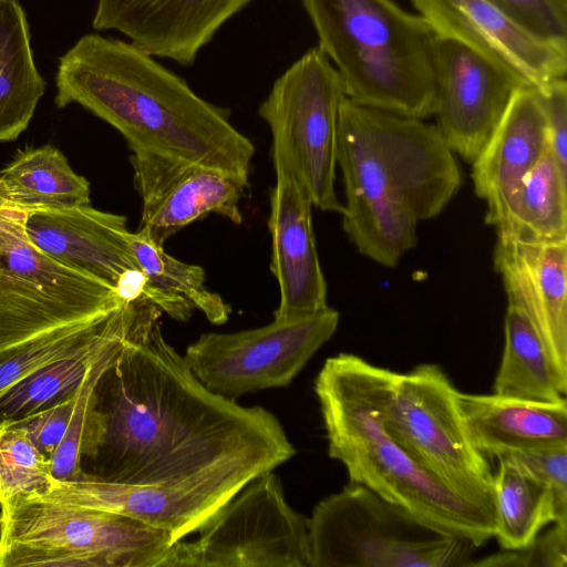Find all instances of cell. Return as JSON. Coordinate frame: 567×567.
<instances>
[{
  "label": "cell",
  "instance_id": "1",
  "mask_svg": "<svg viewBox=\"0 0 567 567\" xmlns=\"http://www.w3.org/2000/svg\"><path fill=\"white\" fill-rule=\"evenodd\" d=\"M159 308L138 298L133 321L96 388L103 440L95 478L163 487L225 504L296 449L262 406L210 390L164 338ZM89 474V473H87Z\"/></svg>",
  "mask_w": 567,
  "mask_h": 567
},
{
  "label": "cell",
  "instance_id": "2",
  "mask_svg": "<svg viewBox=\"0 0 567 567\" xmlns=\"http://www.w3.org/2000/svg\"><path fill=\"white\" fill-rule=\"evenodd\" d=\"M55 104L78 103L116 128L133 153L249 174L254 144L227 112L132 42L86 34L59 60Z\"/></svg>",
  "mask_w": 567,
  "mask_h": 567
},
{
  "label": "cell",
  "instance_id": "3",
  "mask_svg": "<svg viewBox=\"0 0 567 567\" xmlns=\"http://www.w3.org/2000/svg\"><path fill=\"white\" fill-rule=\"evenodd\" d=\"M337 165L343 231L361 255L386 268L415 247L417 225L439 216L462 185L455 153L436 125L348 97L339 114Z\"/></svg>",
  "mask_w": 567,
  "mask_h": 567
},
{
  "label": "cell",
  "instance_id": "4",
  "mask_svg": "<svg viewBox=\"0 0 567 567\" xmlns=\"http://www.w3.org/2000/svg\"><path fill=\"white\" fill-rule=\"evenodd\" d=\"M394 374L352 353L326 360L315 392L329 456L344 465L350 483L402 506L440 533L482 546L493 537L494 513L420 467L388 431L384 411Z\"/></svg>",
  "mask_w": 567,
  "mask_h": 567
},
{
  "label": "cell",
  "instance_id": "5",
  "mask_svg": "<svg viewBox=\"0 0 567 567\" xmlns=\"http://www.w3.org/2000/svg\"><path fill=\"white\" fill-rule=\"evenodd\" d=\"M347 97L361 106L425 120L433 115L434 32L393 0H301Z\"/></svg>",
  "mask_w": 567,
  "mask_h": 567
},
{
  "label": "cell",
  "instance_id": "6",
  "mask_svg": "<svg viewBox=\"0 0 567 567\" xmlns=\"http://www.w3.org/2000/svg\"><path fill=\"white\" fill-rule=\"evenodd\" d=\"M174 543L122 514L37 497L0 504V567H162Z\"/></svg>",
  "mask_w": 567,
  "mask_h": 567
},
{
  "label": "cell",
  "instance_id": "7",
  "mask_svg": "<svg viewBox=\"0 0 567 567\" xmlns=\"http://www.w3.org/2000/svg\"><path fill=\"white\" fill-rule=\"evenodd\" d=\"M308 529L310 567L468 566L477 548L355 483L321 499Z\"/></svg>",
  "mask_w": 567,
  "mask_h": 567
},
{
  "label": "cell",
  "instance_id": "8",
  "mask_svg": "<svg viewBox=\"0 0 567 567\" xmlns=\"http://www.w3.org/2000/svg\"><path fill=\"white\" fill-rule=\"evenodd\" d=\"M25 217V209L0 195V353L125 303L110 287L34 247Z\"/></svg>",
  "mask_w": 567,
  "mask_h": 567
},
{
  "label": "cell",
  "instance_id": "9",
  "mask_svg": "<svg viewBox=\"0 0 567 567\" xmlns=\"http://www.w3.org/2000/svg\"><path fill=\"white\" fill-rule=\"evenodd\" d=\"M347 97L328 56L312 48L274 83L258 109L271 132L275 168L291 174L316 208L341 214L336 193L337 133Z\"/></svg>",
  "mask_w": 567,
  "mask_h": 567
},
{
  "label": "cell",
  "instance_id": "10",
  "mask_svg": "<svg viewBox=\"0 0 567 567\" xmlns=\"http://www.w3.org/2000/svg\"><path fill=\"white\" fill-rule=\"evenodd\" d=\"M458 392L434 363L395 372L384 423L420 467L457 495L494 513L493 471L471 439Z\"/></svg>",
  "mask_w": 567,
  "mask_h": 567
},
{
  "label": "cell",
  "instance_id": "11",
  "mask_svg": "<svg viewBox=\"0 0 567 567\" xmlns=\"http://www.w3.org/2000/svg\"><path fill=\"white\" fill-rule=\"evenodd\" d=\"M308 524L267 471L219 507L197 539L175 542L162 567H310Z\"/></svg>",
  "mask_w": 567,
  "mask_h": 567
},
{
  "label": "cell",
  "instance_id": "12",
  "mask_svg": "<svg viewBox=\"0 0 567 567\" xmlns=\"http://www.w3.org/2000/svg\"><path fill=\"white\" fill-rule=\"evenodd\" d=\"M337 310L231 333L207 332L183 355L189 370L212 392L236 401L244 394L291 383L336 332Z\"/></svg>",
  "mask_w": 567,
  "mask_h": 567
},
{
  "label": "cell",
  "instance_id": "13",
  "mask_svg": "<svg viewBox=\"0 0 567 567\" xmlns=\"http://www.w3.org/2000/svg\"><path fill=\"white\" fill-rule=\"evenodd\" d=\"M432 71L436 126L452 151L471 164L525 85L470 47L437 34Z\"/></svg>",
  "mask_w": 567,
  "mask_h": 567
},
{
  "label": "cell",
  "instance_id": "14",
  "mask_svg": "<svg viewBox=\"0 0 567 567\" xmlns=\"http://www.w3.org/2000/svg\"><path fill=\"white\" fill-rule=\"evenodd\" d=\"M31 244L58 264L113 289L124 302L147 296L127 240L126 217L90 205L27 210Z\"/></svg>",
  "mask_w": 567,
  "mask_h": 567
},
{
  "label": "cell",
  "instance_id": "15",
  "mask_svg": "<svg viewBox=\"0 0 567 567\" xmlns=\"http://www.w3.org/2000/svg\"><path fill=\"white\" fill-rule=\"evenodd\" d=\"M134 187L142 199L138 231L152 241H165L196 219L217 214L239 225V202L248 175L203 164L132 153Z\"/></svg>",
  "mask_w": 567,
  "mask_h": 567
},
{
  "label": "cell",
  "instance_id": "16",
  "mask_svg": "<svg viewBox=\"0 0 567 567\" xmlns=\"http://www.w3.org/2000/svg\"><path fill=\"white\" fill-rule=\"evenodd\" d=\"M434 34L456 40L539 89L566 79L567 43L536 37L488 0H410Z\"/></svg>",
  "mask_w": 567,
  "mask_h": 567
},
{
  "label": "cell",
  "instance_id": "17",
  "mask_svg": "<svg viewBox=\"0 0 567 567\" xmlns=\"http://www.w3.org/2000/svg\"><path fill=\"white\" fill-rule=\"evenodd\" d=\"M251 0H97L92 27L115 30L157 58L195 62L216 32Z\"/></svg>",
  "mask_w": 567,
  "mask_h": 567
},
{
  "label": "cell",
  "instance_id": "18",
  "mask_svg": "<svg viewBox=\"0 0 567 567\" xmlns=\"http://www.w3.org/2000/svg\"><path fill=\"white\" fill-rule=\"evenodd\" d=\"M268 228L270 271L280 292L275 321H292L326 309L327 282L312 226L313 204L303 186L288 172L275 168Z\"/></svg>",
  "mask_w": 567,
  "mask_h": 567
},
{
  "label": "cell",
  "instance_id": "19",
  "mask_svg": "<svg viewBox=\"0 0 567 567\" xmlns=\"http://www.w3.org/2000/svg\"><path fill=\"white\" fill-rule=\"evenodd\" d=\"M493 262L508 306L528 318L567 383V241L496 238Z\"/></svg>",
  "mask_w": 567,
  "mask_h": 567
},
{
  "label": "cell",
  "instance_id": "20",
  "mask_svg": "<svg viewBox=\"0 0 567 567\" xmlns=\"http://www.w3.org/2000/svg\"><path fill=\"white\" fill-rule=\"evenodd\" d=\"M547 148V123L536 91L528 86L519 87L471 163L474 192L486 203L487 225Z\"/></svg>",
  "mask_w": 567,
  "mask_h": 567
},
{
  "label": "cell",
  "instance_id": "21",
  "mask_svg": "<svg viewBox=\"0 0 567 567\" xmlns=\"http://www.w3.org/2000/svg\"><path fill=\"white\" fill-rule=\"evenodd\" d=\"M458 405L473 443L487 458L567 449V402L458 392Z\"/></svg>",
  "mask_w": 567,
  "mask_h": 567
},
{
  "label": "cell",
  "instance_id": "22",
  "mask_svg": "<svg viewBox=\"0 0 567 567\" xmlns=\"http://www.w3.org/2000/svg\"><path fill=\"white\" fill-rule=\"evenodd\" d=\"M43 501L130 516L168 532L174 542L197 532L223 505L216 499L163 487L127 486L95 478L55 480Z\"/></svg>",
  "mask_w": 567,
  "mask_h": 567
},
{
  "label": "cell",
  "instance_id": "23",
  "mask_svg": "<svg viewBox=\"0 0 567 567\" xmlns=\"http://www.w3.org/2000/svg\"><path fill=\"white\" fill-rule=\"evenodd\" d=\"M137 300L106 315L92 334L69 354L44 365L0 399V422L14 421L74 393L90 365L128 329Z\"/></svg>",
  "mask_w": 567,
  "mask_h": 567
},
{
  "label": "cell",
  "instance_id": "24",
  "mask_svg": "<svg viewBox=\"0 0 567 567\" xmlns=\"http://www.w3.org/2000/svg\"><path fill=\"white\" fill-rule=\"evenodd\" d=\"M488 225L495 228L496 238L567 241V175L559 169L549 147Z\"/></svg>",
  "mask_w": 567,
  "mask_h": 567
},
{
  "label": "cell",
  "instance_id": "25",
  "mask_svg": "<svg viewBox=\"0 0 567 567\" xmlns=\"http://www.w3.org/2000/svg\"><path fill=\"white\" fill-rule=\"evenodd\" d=\"M45 86L22 7L0 0V142L14 141L28 127Z\"/></svg>",
  "mask_w": 567,
  "mask_h": 567
},
{
  "label": "cell",
  "instance_id": "26",
  "mask_svg": "<svg viewBox=\"0 0 567 567\" xmlns=\"http://www.w3.org/2000/svg\"><path fill=\"white\" fill-rule=\"evenodd\" d=\"M493 473V537L504 550L530 544L548 524H567L551 489L515 457L498 458Z\"/></svg>",
  "mask_w": 567,
  "mask_h": 567
},
{
  "label": "cell",
  "instance_id": "27",
  "mask_svg": "<svg viewBox=\"0 0 567 567\" xmlns=\"http://www.w3.org/2000/svg\"><path fill=\"white\" fill-rule=\"evenodd\" d=\"M0 195L25 210L90 205V183L58 148L19 151L0 172Z\"/></svg>",
  "mask_w": 567,
  "mask_h": 567
},
{
  "label": "cell",
  "instance_id": "28",
  "mask_svg": "<svg viewBox=\"0 0 567 567\" xmlns=\"http://www.w3.org/2000/svg\"><path fill=\"white\" fill-rule=\"evenodd\" d=\"M493 390L527 401L566 402L567 383L558 377L532 322L513 306H507L504 318V350Z\"/></svg>",
  "mask_w": 567,
  "mask_h": 567
},
{
  "label": "cell",
  "instance_id": "29",
  "mask_svg": "<svg viewBox=\"0 0 567 567\" xmlns=\"http://www.w3.org/2000/svg\"><path fill=\"white\" fill-rule=\"evenodd\" d=\"M133 256L148 284L165 296L183 299L199 310L213 324H223L231 313L230 306L205 285V270L184 262L136 230L127 233Z\"/></svg>",
  "mask_w": 567,
  "mask_h": 567
},
{
  "label": "cell",
  "instance_id": "30",
  "mask_svg": "<svg viewBox=\"0 0 567 567\" xmlns=\"http://www.w3.org/2000/svg\"><path fill=\"white\" fill-rule=\"evenodd\" d=\"M126 332L90 365L76 388L75 403L65 434L50 456L51 472L55 480L82 478L85 475L83 458L92 461L99 452L103 440V415L96 405L95 388Z\"/></svg>",
  "mask_w": 567,
  "mask_h": 567
},
{
  "label": "cell",
  "instance_id": "31",
  "mask_svg": "<svg viewBox=\"0 0 567 567\" xmlns=\"http://www.w3.org/2000/svg\"><path fill=\"white\" fill-rule=\"evenodd\" d=\"M55 478L50 458L13 421L0 422V504L48 493Z\"/></svg>",
  "mask_w": 567,
  "mask_h": 567
},
{
  "label": "cell",
  "instance_id": "32",
  "mask_svg": "<svg viewBox=\"0 0 567 567\" xmlns=\"http://www.w3.org/2000/svg\"><path fill=\"white\" fill-rule=\"evenodd\" d=\"M105 316L59 328L1 352L0 399L39 369L72 352L92 334Z\"/></svg>",
  "mask_w": 567,
  "mask_h": 567
},
{
  "label": "cell",
  "instance_id": "33",
  "mask_svg": "<svg viewBox=\"0 0 567 567\" xmlns=\"http://www.w3.org/2000/svg\"><path fill=\"white\" fill-rule=\"evenodd\" d=\"M468 566L482 567H567V524L553 523L527 546L504 550L471 560Z\"/></svg>",
  "mask_w": 567,
  "mask_h": 567
},
{
  "label": "cell",
  "instance_id": "34",
  "mask_svg": "<svg viewBox=\"0 0 567 567\" xmlns=\"http://www.w3.org/2000/svg\"><path fill=\"white\" fill-rule=\"evenodd\" d=\"M536 37L567 43V0H488Z\"/></svg>",
  "mask_w": 567,
  "mask_h": 567
},
{
  "label": "cell",
  "instance_id": "35",
  "mask_svg": "<svg viewBox=\"0 0 567 567\" xmlns=\"http://www.w3.org/2000/svg\"><path fill=\"white\" fill-rule=\"evenodd\" d=\"M75 391L42 410L13 421L28 432L35 446L49 458L65 434L75 403Z\"/></svg>",
  "mask_w": 567,
  "mask_h": 567
},
{
  "label": "cell",
  "instance_id": "36",
  "mask_svg": "<svg viewBox=\"0 0 567 567\" xmlns=\"http://www.w3.org/2000/svg\"><path fill=\"white\" fill-rule=\"evenodd\" d=\"M543 107L547 130L548 147L559 169L567 175V82L553 81L535 89Z\"/></svg>",
  "mask_w": 567,
  "mask_h": 567
},
{
  "label": "cell",
  "instance_id": "37",
  "mask_svg": "<svg viewBox=\"0 0 567 567\" xmlns=\"http://www.w3.org/2000/svg\"><path fill=\"white\" fill-rule=\"evenodd\" d=\"M512 457L551 489L560 513L567 516V449L544 450Z\"/></svg>",
  "mask_w": 567,
  "mask_h": 567
}]
</instances>
